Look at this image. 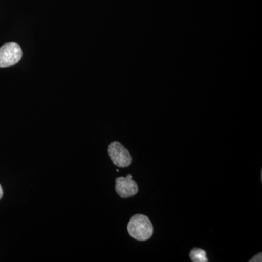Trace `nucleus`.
<instances>
[{
	"label": "nucleus",
	"mask_w": 262,
	"mask_h": 262,
	"mask_svg": "<svg viewBox=\"0 0 262 262\" xmlns=\"http://www.w3.org/2000/svg\"><path fill=\"white\" fill-rule=\"evenodd\" d=\"M153 231L152 224L145 215H133L127 225V232L136 241H145L151 238Z\"/></svg>",
	"instance_id": "f257e3e1"
},
{
	"label": "nucleus",
	"mask_w": 262,
	"mask_h": 262,
	"mask_svg": "<svg viewBox=\"0 0 262 262\" xmlns=\"http://www.w3.org/2000/svg\"><path fill=\"white\" fill-rule=\"evenodd\" d=\"M23 56L21 48L15 42H8L0 48V67H12L18 63Z\"/></svg>",
	"instance_id": "f03ea898"
},
{
	"label": "nucleus",
	"mask_w": 262,
	"mask_h": 262,
	"mask_svg": "<svg viewBox=\"0 0 262 262\" xmlns=\"http://www.w3.org/2000/svg\"><path fill=\"white\" fill-rule=\"evenodd\" d=\"M108 153L114 165L120 168H127L132 163L130 153L118 141H114L110 144Z\"/></svg>",
	"instance_id": "7ed1b4c3"
},
{
	"label": "nucleus",
	"mask_w": 262,
	"mask_h": 262,
	"mask_svg": "<svg viewBox=\"0 0 262 262\" xmlns=\"http://www.w3.org/2000/svg\"><path fill=\"white\" fill-rule=\"evenodd\" d=\"M132 178V175H127L126 177H120L116 179L115 190L118 195L127 198L138 194L139 187L137 183L133 180Z\"/></svg>",
	"instance_id": "20e7f679"
},
{
	"label": "nucleus",
	"mask_w": 262,
	"mask_h": 262,
	"mask_svg": "<svg viewBox=\"0 0 262 262\" xmlns=\"http://www.w3.org/2000/svg\"><path fill=\"white\" fill-rule=\"evenodd\" d=\"M189 257L193 262H208L207 253L205 250L199 248H194L189 252Z\"/></svg>",
	"instance_id": "39448f33"
},
{
	"label": "nucleus",
	"mask_w": 262,
	"mask_h": 262,
	"mask_svg": "<svg viewBox=\"0 0 262 262\" xmlns=\"http://www.w3.org/2000/svg\"><path fill=\"white\" fill-rule=\"evenodd\" d=\"M250 262H261L262 261V253H258L256 256H253L249 261Z\"/></svg>",
	"instance_id": "423d86ee"
},
{
	"label": "nucleus",
	"mask_w": 262,
	"mask_h": 262,
	"mask_svg": "<svg viewBox=\"0 0 262 262\" xmlns=\"http://www.w3.org/2000/svg\"><path fill=\"white\" fill-rule=\"evenodd\" d=\"M3 196V187H2L1 184H0V200L2 199Z\"/></svg>",
	"instance_id": "0eeeda50"
}]
</instances>
